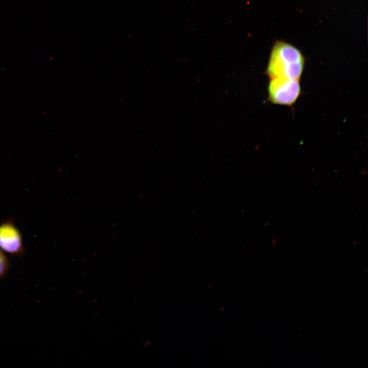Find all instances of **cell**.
Segmentation results:
<instances>
[{
	"mask_svg": "<svg viewBox=\"0 0 368 368\" xmlns=\"http://www.w3.org/2000/svg\"><path fill=\"white\" fill-rule=\"evenodd\" d=\"M305 59L294 46L283 41H277L270 54L266 73L271 78L298 80L301 77Z\"/></svg>",
	"mask_w": 368,
	"mask_h": 368,
	"instance_id": "1",
	"label": "cell"
},
{
	"mask_svg": "<svg viewBox=\"0 0 368 368\" xmlns=\"http://www.w3.org/2000/svg\"><path fill=\"white\" fill-rule=\"evenodd\" d=\"M301 92L299 80L284 78L270 79L268 86L269 101L274 104L292 105Z\"/></svg>",
	"mask_w": 368,
	"mask_h": 368,
	"instance_id": "2",
	"label": "cell"
},
{
	"mask_svg": "<svg viewBox=\"0 0 368 368\" xmlns=\"http://www.w3.org/2000/svg\"><path fill=\"white\" fill-rule=\"evenodd\" d=\"M22 235L12 219L0 224V249L12 256H20L25 253Z\"/></svg>",
	"mask_w": 368,
	"mask_h": 368,
	"instance_id": "3",
	"label": "cell"
},
{
	"mask_svg": "<svg viewBox=\"0 0 368 368\" xmlns=\"http://www.w3.org/2000/svg\"><path fill=\"white\" fill-rule=\"evenodd\" d=\"M9 266V262L7 256L0 249V279L7 273Z\"/></svg>",
	"mask_w": 368,
	"mask_h": 368,
	"instance_id": "4",
	"label": "cell"
}]
</instances>
